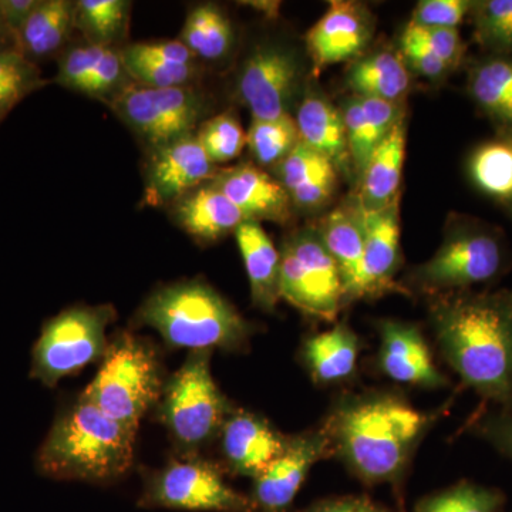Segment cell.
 Returning a JSON list of instances; mask_svg holds the SVG:
<instances>
[{"mask_svg":"<svg viewBox=\"0 0 512 512\" xmlns=\"http://www.w3.org/2000/svg\"><path fill=\"white\" fill-rule=\"evenodd\" d=\"M403 35L430 47L451 70L456 69L464 56V43L456 28H429L410 23Z\"/></svg>","mask_w":512,"mask_h":512,"instance_id":"ab89813d","label":"cell"},{"mask_svg":"<svg viewBox=\"0 0 512 512\" xmlns=\"http://www.w3.org/2000/svg\"><path fill=\"white\" fill-rule=\"evenodd\" d=\"M111 318L113 309L109 306H77L50 319L33 346L30 377L53 387L63 377L106 355V329Z\"/></svg>","mask_w":512,"mask_h":512,"instance_id":"52a82bcc","label":"cell"},{"mask_svg":"<svg viewBox=\"0 0 512 512\" xmlns=\"http://www.w3.org/2000/svg\"><path fill=\"white\" fill-rule=\"evenodd\" d=\"M348 84L356 96L399 103L409 90L410 76L399 56L382 52L357 62L350 69Z\"/></svg>","mask_w":512,"mask_h":512,"instance_id":"f546056e","label":"cell"},{"mask_svg":"<svg viewBox=\"0 0 512 512\" xmlns=\"http://www.w3.org/2000/svg\"><path fill=\"white\" fill-rule=\"evenodd\" d=\"M278 173L293 204L305 210L322 207L335 192V164L305 144H296L278 165Z\"/></svg>","mask_w":512,"mask_h":512,"instance_id":"603a6c76","label":"cell"},{"mask_svg":"<svg viewBox=\"0 0 512 512\" xmlns=\"http://www.w3.org/2000/svg\"><path fill=\"white\" fill-rule=\"evenodd\" d=\"M505 495L498 488L460 481L453 487L424 497L416 512H500Z\"/></svg>","mask_w":512,"mask_h":512,"instance_id":"836d02e7","label":"cell"},{"mask_svg":"<svg viewBox=\"0 0 512 512\" xmlns=\"http://www.w3.org/2000/svg\"><path fill=\"white\" fill-rule=\"evenodd\" d=\"M212 184L227 195L247 221L282 222L289 218L292 201L288 191L255 165L242 164L218 171Z\"/></svg>","mask_w":512,"mask_h":512,"instance_id":"ac0fdd59","label":"cell"},{"mask_svg":"<svg viewBox=\"0 0 512 512\" xmlns=\"http://www.w3.org/2000/svg\"><path fill=\"white\" fill-rule=\"evenodd\" d=\"M373 26L366 9L353 2H332L306 35L315 72L359 55L370 42Z\"/></svg>","mask_w":512,"mask_h":512,"instance_id":"9a60e30c","label":"cell"},{"mask_svg":"<svg viewBox=\"0 0 512 512\" xmlns=\"http://www.w3.org/2000/svg\"><path fill=\"white\" fill-rule=\"evenodd\" d=\"M251 285L252 302L259 309L272 312L279 296L281 254L259 222L245 221L235 231Z\"/></svg>","mask_w":512,"mask_h":512,"instance_id":"d4e9b609","label":"cell"},{"mask_svg":"<svg viewBox=\"0 0 512 512\" xmlns=\"http://www.w3.org/2000/svg\"><path fill=\"white\" fill-rule=\"evenodd\" d=\"M37 3L39 0H0V20L16 37Z\"/></svg>","mask_w":512,"mask_h":512,"instance_id":"c3c4849f","label":"cell"},{"mask_svg":"<svg viewBox=\"0 0 512 512\" xmlns=\"http://www.w3.org/2000/svg\"><path fill=\"white\" fill-rule=\"evenodd\" d=\"M332 448L329 431H309L288 439L284 453L255 478L251 500L256 512H285L291 507L311 468Z\"/></svg>","mask_w":512,"mask_h":512,"instance_id":"4fadbf2b","label":"cell"},{"mask_svg":"<svg viewBox=\"0 0 512 512\" xmlns=\"http://www.w3.org/2000/svg\"><path fill=\"white\" fill-rule=\"evenodd\" d=\"M363 239H365L366 296L399 289L393 278L399 265L400 225L399 204L379 211L357 208Z\"/></svg>","mask_w":512,"mask_h":512,"instance_id":"d6986e66","label":"cell"},{"mask_svg":"<svg viewBox=\"0 0 512 512\" xmlns=\"http://www.w3.org/2000/svg\"><path fill=\"white\" fill-rule=\"evenodd\" d=\"M359 350L355 332L338 325L306 340L303 359L316 382L336 383L355 373Z\"/></svg>","mask_w":512,"mask_h":512,"instance_id":"83f0119b","label":"cell"},{"mask_svg":"<svg viewBox=\"0 0 512 512\" xmlns=\"http://www.w3.org/2000/svg\"><path fill=\"white\" fill-rule=\"evenodd\" d=\"M136 433L82 394L77 403L59 414L37 451V471L55 480H117L133 464Z\"/></svg>","mask_w":512,"mask_h":512,"instance_id":"3957f363","label":"cell"},{"mask_svg":"<svg viewBox=\"0 0 512 512\" xmlns=\"http://www.w3.org/2000/svg\"><path fill=\"white\" fill-rule=\"evenodd\" d=\"M76 3L70 0H39L16 35L18 52L29 62L55 56L74 29Z\"/></svg>","mask_w":512,"mask_h":512,"instance_id":"484cf974","label":"cell"},{"mask_svg":"<svg viewBox=\"0 0 512 512\" xmlns=\"http://www.w3.org/2000/svg\"><path fill=\"white\" fill-rule=\"evenodd\" d=\"M404 154H406V123L404 117L384 138L363 170L359 208L379 211L397 202L402 183Z\"/></svg>","mask_w":512,"mask_h":512,"instance_id":"cb8c5ba5","label":"cell"},{"mask_svg":"<svg viewBox=\"0 0 512 512\" xmlns=\"http://www.w3.org/2000/svg\"><path fill=\"white\" fill-rule=\"evenodd\" d=\"M279 296L315 318L333 320L346 299L335 259L319 234L302 231L285 242L281 252Z\"/></svg>","mask_w":512,"mask_h":512,"instance_id":"ba28073f","label":"cell"},{"mask_svg":"<svg viewBox=\"0 0 512 512\" xmlns=\"http://www.w3.org/2000/svg\"><path fill=\"white\" fill-rule=\"evenodd\" d=\"M301 69L296 57L281 47L256 50L239 76L238 92L254 120H275L289 114Z\"/></svg>","mask_w":512,"mask_h":512,"instance_id":"7c38bea8","label":"cell"},{"mask_svg":"<svg viewBox=\"0 0 512 512\" xmlns=\"http://www.w3.org/2000/svg\"><path fill=\"white\" fill-rule=\"evenodd\" d=\"M319 237L338 265L346 299L365 298V239L357 210L333 211L323 221Z\"/></svg>","mask_w":512,"mask_h":512,"instance_id":"7402d4cb","label":"cell"},{"mask_svg":"<svg viewBox=\"0 0 512 512\" xmlns=\"http://www.w3.org/2000/svg\"><path fill=\"white\" fill-rule=\"evenodd\" d=\"M110 107L153 150L192 136L204 114L202 96L190 86L130 84L110 99Z\"/></svg>","mask_w":512,"mask_h":512,"instance_id":"9c48e42d","label":"cell"},{"mask_svg":"<svg viewBox=\"0 0 512 512\" xmlns=\"http://www.w3.org/2000/svg\"><path fill=\"white\" fill-rule=\"evenodd\" d=\"M180 40L195 57L217 60L231 49L234 30L220 8L200 5L188 13Z\"/></svg>","mask_w":512,"mask_h":512,"instance_id":"4dcf8cb0","label":"cell"},{"mask_svg":"<svg viewBox=\"0 0 512 512\" xmlns=\"http://www.w3.org/2000/svg\"><path fill=\"white\" fill-rule=\"evenodd\" d=\"M481 45L498 56H512V0L474 2L471 9Z\"/></svg>","mask_w":512,"mask_h":512,"instance_id":"d590c367","label":"cell"},{"mask_svg":"<svg viewBox=\"0 0 512 512\" xmlns=\"http://www.w3.org/2000/svg\"><path fill=\"white\" fill-rule=\"evenodd\" d=\"M128 77L144 87L171 89L187 87L197 76L195 64H173L143 59L120 50Z\"/></svg>","mask_w":512,"mask_h":512,"instance_id":"74e56055","label":"cell"},{"mask_svg":"<svg viewBox=\"0 0 512 512\" xmlns=\"http://www.w3.org/2000/svg\"><path fill=\"white\" fill-rule=\"evenodd\" d=\"M299 143L329 158L333 164H345L349 157L345 123L328 100L309 94L302 100L296 116Z\"/></svg>","mask_w":512,"mask_h":512,"instance_id":"4316f807","label":"cell"},{"mask_svg":"<svg viewBox=\"0 0 512 512\" xmlns=\"http://www.w3.org/2000/svg\"><path fill=\"white\" fill-rule=\"evenodd\" d=\"M471 180L484 194L495 200L512 201V141H488L470 158Z\"/></svg>","mask_w":512,"mask_h":512,"instance_id":"1f68e13d","label":"cell"},{"mask_svg":"<svg viewBox=\"0 0 512 512\" xmlns=\"http://www.w3.org/2000/svg\"><path fill=\"white\" fill-rule=\"evenodd\" d=\"M299 143L298 127L291 114L275 120H252L247 144L261 165H279Z\"/></svg>","mask_w":512,"mask_h":512,"instance_id":"e575fe53","label":"cell"},{"mask_svg":"<svg viewBox=\"0 0 512 512\" xmlns=\"http://www.w3.org/2000/svg\"><path fill=\"white\" fill-rule=\"evenodd\" d=\"M211 350H195L165 384L158 419L178 447L194 451L210 443L227 421L228 400L211 375Z\"/></svg>","mask_w":512,"mask_h":512,"instance_id":"8992f818","label":"cell"},{"mask_svg":"<svg viewBox=\"0 0 512 512\" xmlns=\"http://www.w3.org/2000/svg\"><path fill=\"white\" fill-rule=\"evenodd\" d=\"M140 504L183 511L256 512L251 497L228 485L220 468L194 456L173 461L151 476Z\"/></svg>","mask_w":512,"mask_h":512,"instance_id":"30bf717a","label":"cell"},{"mask_svg":"<svg viewBox=\"0 0 512 512\" xmlns=\"http://www.w3.org/2000/svg\"><path fill=\"white\" fill-rule=\"evenodd\" d=\"M16 50L18 52V45H16V37L0 20V53L10 52Z\"/></svg>","mask_w":512,"mask_h":512,"instance_id":"681fc988","label":"cell"},{"mask_svg":"<svg viewBox=\"0 0 512 512\" xmlns=\"http://www.w3.org/2000/svg\"><path fill=\"white\" fill-rule=\"evenodd\" d=\"M510 211H511V215H512V201L510 202Z\"/></svg>","mask_w":512,"mask_h":512,"instance_id":"816d5d0a","label":"cell"},{"mask_svg":"<svg viewBox=\"0 0 512 512\" xmlns=\"http://www.w3.org/2000/svg\"><path fill=\"white\" fill-rule=\"evenodd\" d=\"M128 77L120 50L110 47L106 55L96 67L89 82L83 87L82 93L92 97H110L113 99L117 93L126 87L124 79Z\"/></svg>","mask_w":512,"mask_h":512,"instance_id":"7bdbcfd3","label":"cell"},{"mask_svg":"<svg viewBox=\"0 0 512 512\" xmlns=\"http://www.w3.org/2000/svg\"><path fill=\"white\" fill-rule=\"evenodd\" d=\"M508 302H510L511 311H512V292L507 293Z\"/></svg>","mask_w":512,"mask_h":512,"instance_id":"f907efd6","label":"cell"},{"mask_svg":"<svg viewBox=\"0 0 512 512\" xmlns=\"http://www.w3.org/2000/svg\"><path fill=\"white\" fill-rule=\"evenodd\" d=\"M43 86L45 82L35 63L29 62L16 50L0 53V92L23 90L30 94Z\"/></svg>","mask_w":512,"mask_h":512,"instance_id":"b9f144b4","label":"cell"},{"mask_svg":"<svg viewBox=\"0 0 512 512\" xmlns=\"http://www.w3.org/2000/svg\"><path fill=\"white\" fill-rule=\"evenodd\" d=\"M468 0H423L417 5L410 23L429 28H456L473 9Z\"/></svg>","mask_w":512,"mask_h":512,"instance_id":"60d3db41","label":"cell"},{"mask_svg":"<svg viewBox=\"0 0 512 512\" xmlns=\"http://www.w3.org/2000/svg\"><path fill=\"white\" fill-rule=\"evenodd\" d=\"M130 6L126 0H80L74 28L82 30L92 45L113 47L126 33Z\"/></svg>","mask_w":512,"mask_h":512,"instance_id":"d6a6232c","label":"cell"},{"mask_svg":"<svg viewBox=\"0 0 512 512\" xmlns=\"http://www.w3.org/2000/svg\"><path fill=\"white\" fill-rule=\"evenodd\" d=\"M402 49L414 69L429 79H440L451 70L430 47L417 42L412 37L403 35Z\"/></svg>","mask_w":512,"mask_h":512,"instance_id":"bcb514c9","label":"cell"},{"mask_svg":"<svg viewBox=\"0 0 512 512\" xmlns=\"http://www.w3.org/2000/svg\"><path fill=\"white\" fill-rule=\"evenodd\" d=\"M468 430L512 460V410L480 413L471 421Z\"/></svg>","mask_w":512,"mask_h":512,"instance_id":"ee69618b","label":"cell"},{"mask_svg":"<svg viewBox=\"0 0 512 512\" xmlns=\"http://www.w3.org/2000/svg\"><path fill=\"white\" fill-rule=\"evenodd\" d=\"M441 353L467 387L512 410V311L507 293L460 295L434 309Z\"/></svg>","mask_w":512,"mask_h":512,"instance_id":"6da1fadb","label":"cell"},{"mask_svg":"<svg viewBox=\"0 0 512 512\" xmlns=\"http://www.w3.org/2000/svg\"><path fill=\"white\" fill-rule=\"evenodd\" d=\"M302 512H393L365 497L330 498L318 501Z\"/></svg>","mask_w":512,"mask_h":512,"instance_id":"7dc6e473","label":"cell"},{"mask_svg":"<svg viewBox=\"0 0 512 512\" xmlns=\"http://www.w3.org/2000/svg\"><path fill=\"white\" fill-rule=\"evenodd\" d=\"M508 138H510V140L512 141V134H510V136H508Z\"/></svg>","mask_w":512,"mask_h":512,"instance_id":"f5cc1de1","label":"cell"},{"mask_svg":"<svg viewBox=\"0 0 512 512\" xmlns=\"http://www.w3.org/2000/svg\"><path fill=\"white\" fill-rule=\"evenodd\" d=\"M161 393L156 352L144 340L123 333L107 348L99 372L83 396L111 419L137 431Z\"/></svg>","mask_w":512,"mask_h":512,"instance_id":"5b68a950","label":"cell"},{"mask_svg":"<svg viewBox=\"0 0 512 512\" xmlns=\"http://www.w3.org/2000/svg\"><path fill=\"white\" fill-rule=\"evenodd\" d=\"M286 443V437L252 413L229 414L221 429L222 454L228 467L254 480L284 453Z\"/></svg>","mask_w":512,"mask_h":512,"instance_id":"e0dca14e","label":"cell"},{"mask_svg":"<svg viewBox=\"0 0 512 512\" xmlns=\"http://www.w3.org/2000/svg\"><path fill=\"white\" fill-rule=\"evenodd\" d=\"M109 49L110 47L87 43L64 53L57 70L56 83L82 93L83 87L89 82L90 76Z\"/></svg>","mask_w":512,"mask_h":512,"instance_id":"f35d334b","label":"cell"},{"mask_svg":"<svg viewBox=\"0 0 512 512\" xmlns=\"http://www.w3.org/2000/svg\"><path fill=\"white\" fill-rule=\"evenodd\" d=\"M430 417L390 394H365L340 403L330 417V440L357 477L393 483L429 427Z\"/></svg>","mask_w":512,"mask_h":512,"instance_id":"7a4b0ae2","label":"cell"},{"mask_svg":"<svg viewBox=\"0 0 512 512\" xmlns=\"http://www.w3.org/2000/svg\"><path fill=\"white\" fill-rule=\"evenodd\" d=\"M168 346L195 350H239L247 345L251 325L220 293L204 282L165 286L138 312Z\"/></svg>","mask_w":512,"mask_h":512,"instance_id":"277c9868","label":"cell"},{"mask_svg":"<svg viewBox=\"0 0 512 512\" xmlns=\"http://www.w3.org/2000/svg\"><path fill=\"white\" fill-rule=\"evenodd\" d=\"M123 50L124 52L130 53V55L163 63L194 64L195 59V56L192 55L181 40L133 43V45L124 47Z\"/></svg>","mask_w":512,"mask_h":512,"instance_id":"f6af8a7d","label":"cell"},{"mask_svg":"<svg viewBox=\"0 0 512 512\" xmlns=\"http://www.w3.org/2000/svg\"><path fill=\"white\" fill-rule=\"evenodd\" d=\"M217 173V165L205 154L197 136L181 138L154 150L147 167L143 200L150 207H163L201 187Z\"/></svg>","mask_w":512,"mask_h":512,"instance_id":"5bb4252c","label":"cell"},{"mask_svg":"<svg viewBox=\"0 0 512 512\" xmlns=\"http://www.w3.org/2000/svg\"><path fill=\"white\" fill-rule=\"evenodd\" d=\"M197 138L215 165L234 160L247 144L244 128L231 113H222L202 124Z\"/></svg>","mask_w":512,"mask_h":512,"instance_id":"8d00e7d4","label":"cell"},{"mask_svg":"<svg viewBox=\"0 0 512 512\" xmlns=\"http://www.w3.org/2000/svg\"><path fill=\"white\" fill-rule=\"evenodd\" d=\"M507 254L501 238L491 228L468 224L444 241L414 281L430 291L466 289L494 281L504 271Z\"/></svg>","mask_w":512,"mask_h":512,"instance_id":"8fae6325","label":"cell"},{"mask_svg":"<svg viewBox=\"0 0 512 512\" xmlns=\"http://www.w3.org/2000/svg\"><path fill=\"white\" fill-rule=\"evenodd\" d=\"M349 157L363 173L370 157L402 119L399 103L373 97L356 96L343 111Z\"/></svg>","mask_w":512,"mask_h":512,"instance_id":"44dd1931","label":"cell"},{"mask_svg":"<svg viewBox=\"0 0 512 512\" xmlns=\"http://www.w3.org/2000/svg\"><path fill=\"white\" fill-rule=\"evenodd\" d=\"M174 220L191 237L217 241L235 232L245 217L227 195L214 184L201 185L174 202Z\"/></svg>","mask_w":512,"mask_h":512,"instance_id":"ffe728a7","label":"cell"},{"mask_svg":"<svg viewBox=\"0 0 512 512\" xmlns=\"http://www.w3.org/2000/svg\"><path fill=\"white\" fill-rule=\"evenodd\" d=\"M379 365L394 382L440 389L448 379L434 365L423 333L410 323L384 320L380 323Z\"/></svg>","mask_w":512,"mask_h":512,"instance_id":"2e32d148","label":"cell"},{"mask_svg":"<svg viewBox=\"0 0 512 512\" xmlns=\"http://www.w3.org/2000/svg\"><path fill=\"white\" fill-rule=\"evenodd\" d=\"M468 92L495 124L512 134V56L481 60L470 74Z\"/></svg>","mask_w":512,"mask_h":512,"instance_id":"f1b7e54d","label":"cell"}]
</instances>
